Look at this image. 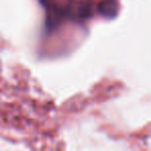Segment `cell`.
Segmentation results:
<instances>
[{"label":"cell","mask_w":151,"mask_h":151,"mask_svg":"<svg viewBox=\"0 0 151 151\" xmlns=\"http://www.w3.org/2000/svg\"><path fill=\"white\" fill-rule=\"evenodd\" d=\"M99 13L103 16H105V17H110V18L115 17L118 9L117 1H115V0L104 1L99 6Z\"/></svg>","instance_id":"6da1fadb"}]
</instances>
